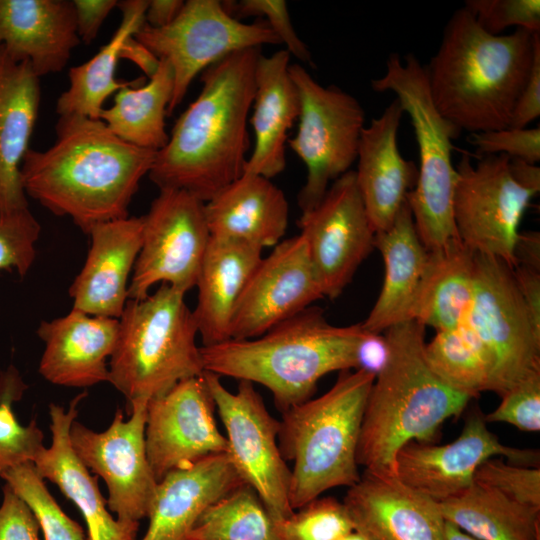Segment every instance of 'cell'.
<instances>
[{
	"instance_id": "1",
	"label": "cell",
	"mask_w": 540,
	"mask_h": 540,
	"mask_svg": "<svg viewBox=\"0 0 540 540\" xmlns=\"http://www.w3.org/2000/svg\"><path fill=\"white\" fill-rule=\"evenodd\" d=\"M48 149L29 148L20 169L26 196L56 216L70 217L84 233L128 217L140 181L156 151L129 144L100 119L59 116Z\"/></svg>"
},
{
	"instance_id": "2",
	"label": "cell",
	"mask_w": 540,
	"mask_h": 540,
	"mask_svg": "<svg viewBox=\"0 0 540 540\" xmlns=\"http://www.w3.org/2000/svg\"><path fill=\"white\" fill-rule=\"evenodd\" d=\"M260 54V48L236 51L202 72L199 95L176 120L148 173L159 190H183L207 202L242 176Z\"/></svg>"
},
{
	"instance_id": "3",
	"label": "cell",
	"mask_w": 540,
	"mask_h": 540,
	"mask_svg": "<svg viewBox=\"0 0 540 540\" xmlns=\"http://www.w3.org/2000/svg\"><path fill=\"white\" fill-rule=\"evenodd\" d=\"M534 34L517 28L492 35L465 7L457 9L438 50L425 65L438 112L470 133L509 127L530 73Z\"/></svg>"
},
{
	"instance_id": "4",
	"label": "cell",
	"mask_w": 540,
	"mask_h": 540,
	"mask_svg": "<svg viewBox=\"0 0 540 540\" xmlns=\"http://www.w3.org/2000/svg\"><path fill=\"white\" fill-rule=\"evenodd\" d=\"M387 359L370 389L357 447L365 472L396 476L395 457L409 442L432 443L470 396L441 381L425 357V327L415 320L389 327Z\"/></svg>"
},
{
	"instance_id": "5",
	"label": "cell",
	"mask_w": 540,
	"mask_h": 540,
	"mask_svg": "<svg viewBox=\"0 0 540 540\" xmlns=\"http://www.w3.org/2000/svg\"><path fill=\"white\" fill-rule=\"evenodd\" d=\"M365 334L361 323L335 326L321 308L310 306L259 337L200 351L205 371L265 386L283 413L310 399L326 374L356 369Z\"/></svg>"
},
{
	"instance_id": "6",
	"label": "cell",
	"mask_w": 540,
	"mask_h": 540,
	"mask_svg": "<svg viewBox=\"0 0 540 540\" xmlns=\"http://www.w3.org/2000/svg\"><path fill=\"white\" fill-rule=\"evenodd\" d=\"M375 375L341 371L323 395L282 413L278 446L292 461L289 501L296 510L325 491L351 487L361 477L357 447Z\"/></svg>"
},
{
	"instance_id": "7",
	"label": "cell",
	"mask_w": 540,
	"mask_h": 540,
	"mask_svg": "<svg viewBox=\"0 0 540 540\" xmlns=\"http://www.w3.org/2000/svg\"><path fill=\"white\" fill-rule=\"evenodd\" d=\"M184 296L161 284L144 299L127 300L108 362V382L125 397L127 407L204 373L197 325Z\"/></svg>"
},
{
	"instance_id": "8",
	"label": "cell",
	"mask_w": 540,
	"mask_h": 540,
	"mask_svg": "<svg viewBox=\"0 0 540 540\" xmlns=\"http://www.w3.org/2000/svg\"><path fill=\"white\" fill-rule=\"evenodd\" d=\"M375 92H393L404 113L411 119L418 150L419 168L414 189L407 195L418 236L430 251L458 237L452 215L456 178L452 162V140L461 130L445 119L435 107L426 67L413 54L402 61L391 53L386 72L371 81Z\"/></svg>"
},
{
	"instance_id": "9",
	"label": "cell",
	"mask_w": 540,
	"mask_h": 540,
	"mask_svg": "<svg viewBox=\"0 0 540 540\" xmlns=\"http://www.w3.org/2000/svg\"><path fill=\"white\" fill-rule=\"evenodd\" d=\"M466 321L486 359L488 391L502 397L540 372V329L517 288L512 268L500 259L475 254L474 293Z\"/></svg>"
},
{
	"instance_id": "10",
	"label": "cell",
	"mask_w": 540,
	"mask_h": 540,
	"mask_svg": "<svg viewBox=\"0 0 540 540\" xmlns=\"http://www.w3.org/2000/svg\"><path fill=\"white\" fill-rule=\"evenodd\" d=\"M289 72L298 90L300 113L296 135L288 144L307 169L298 194L304 213L356 161L365 112L354 96L334 85L322 86L300 64H290Z\"/></svg>"
},
{
	"instance_id": "11",
	"label": "cell",
	"mask_w": 540,
	"mask_h": 540,
	"mask_svg": "<svg viewBox=\"0 0 540 540\" xmlns=\"http://www.w3.org/2000/svg\"><path fill=\"white\" fill-rule=\"evenodd\" d=\"M452 215L460 241L475 253L516 265L515 246L525 210L539 190L521 183L505 154H463L455 166Z\"/></svg>"
},
{
	"instance_id": "12",
	"label": "cell",
	"mask_w": 540,
	"mask_h": 540,
	"mask_svg": "<svg viewBox=\"0 0 540 540\" xmlns=\"http://www.w3.org/2000/svg\"><path fill=\"white\" fill-rule=\"evenodd\" d=\"M134 38L173 71V94L167 116L185 98L194 78L225 56L262 45L281 44L266 21L244 23L219 0H187L169 25L144 24Z\"/></svg>"
},
{
	"instance_id": "13",
	"label": "cell",
	"mask_w": 540,
	"mask_h": 540,
	"mask_svg": "<svg viewBox=\"0 0 540 540\" xmlns=\"http://www.w3.org/2000/svg\"><path fill=\"white\" fill-rule=\"evenodd\" d=\"M202 376L225 427L227 455L237 473L258 494L274 523L290 517L291 470L278 446L280 421L270 415L252 382L239 380L233 393L220 376L207 371Z\"/></svg>"
},
{
	"instance_id": "14",
	"label": "cell",
	"mask_w": 540,
	"mask_h": 540,
	"mask_svg": "<svg viewBox=\"0 0 540 540\" xmlns=\"http://www.w3.org/2000/svg\"><path fill=\"white\" fill-rule=\"evenodd\" d=\"M204 205L186 191L159 190L142 216V244L130 278L128 299H144L157 283L184 294L196 286L211 238Z\"/></svg>"
},
{
	"instance_id": "15",
	"label": "cell",
	"mask_w": 540,
	"mask_h": 540,
	"mask_svg": "<svg viewBox=\"0 0 540 540\" xmlns=\"http://www.w3.org/2000/svg\"><path fill=\"white\" fill-rule=\"evenodd\" d=\"M147 403H131L128 420L117 408L110 426L101 432L76 419L70 428L76 456L103 479L108 489L107 507L121 521L139 522L147 517L158 484L146 453Z\"/></svg>"
},
{
	"instance_id": "16",
	"label": "cell",
	"mask_w": 540,
	"mask_h": 540,
	"mask_svg": "<svg viewBox=\"0 0 540 540\" xmlns=\"http://www.w3.org/2000/svg\"><path fill=\"white\" fill-rule=\"evenodd\" d=\"M323 296L337 298L374 248L354 170L336 179L322 200L299 219Z\"/></svg>"
},
{
	"instance_id": "17",
	"label": "cell",
	"mask_w": 540,
	"mask_h": 540,
	"mask_svg": "<svg viewBox=\"0 0 540 540\" xmlns=\"http://www.w3.org/2000/svg\"><path fill=\"white\" fill-rule=\"evenodd\" d=\"M497 455L514 465L539 467L538 450L503 445L488 429L484 414L475 410L450 443L405 444L396 454L395 473L405 485L439 503L467 489L477 468Z\"/></svg>"
},
{
	"instance_id": "18",
	"label": "cell",
	"mask_w": 540,
	"mask_h": 540,
	"mask_svg": "<svg viewBox=\"0 0 540 540\" xmlns=\"http://www.w3.org/2000/svg\"><path fill=\"white\" fill-rule=\"evenodd\" d=\"M215 408L202 375L182 380L148 401L145 444L157 482L175 468L227 453V439L217 427Z\"/></svg>"
},
{
	"instance_id": "19",
	"label": "cell",
	"mask_w": 540,
	"mask_h": 540,
	"mask_svg": "<svg viewBox=\"0 0 540 540\" xmlns=\"http://www.w3.org/2000/svg\"><path fill=\"white\" fill-rule=\"evenodd\" d=\"M322 297L304 238L280 241L248 280L231 318L230 339L259 337Z\"/></svg>"
},
{
	"instance_id": "20",
	"label": "cell",
	"mask_w": 540,
	"mask_h": 540,
	"mask_svg": "<svg viewBox=\"0 0 540 540\" xmlns=\"http://www.w3.org/2000/svg\"><path fill=\"white\" fill-rule=\"evenodd\" d=\"M343 503L354 530L368 540H445L446 521L438 502L396 476L364 471Z\"/></svg>"
},
{
	"instance_id": "21",
	"label": "cell",
	"mask_w": 540,
	"mask_h": 540,
	"mask_svg": "<svg viewBox=\"0 0 540 540\" xmlns=\"http://www.w3.org/2000/svg\"><path fill=\"white\" fill-rule=\"evenodd\" d=\"M142 217H126L94 225L88 235L85 263L69 288L72 309L93 316L120 319L142 244Z\"/></svg>"
},
{
	"instance_id": "22",
	"label": "cell",
	"mask_w": 540,
	"mask_h": 540,
	"mask_svg": "<svg viewBox=\"0 0 540 540\" xmlns=\"http://www.w3.org/2000/svg\"><path fill=\"white\" fill-rule=\"evenodd\" d=\"M403 114L395 98L364 127L359 140L356 183L375 234L393 224L417 182L418 168L397 145Z\"/></svg>"
},
{
	"instance_id": "23",
	"label": "cell",
	"mask_w": 540,
	"mask_h": 540,
	"mask_svg": "<svg viewBox=\"0 0 540 540\" xmlns=\"http://www.w3.org/2000/svg\"><path fill=\"white\" fill-rule=\"evenodd\" d=\"M36 332L44 343L39 373L45 380L74 388L108 382L107 359L117 343L119 319L71 309L64 316L41 321Z\"/></svg>"
},
{
	"instance_id": "24",
	"label": "cell",
	"mask_w": 540,
	"mask_h": 540,
	"mask_svg": "<svg viewBox=\"0 0 540 540\" xmlns=\"http://www.w3.org/2000/svg\"><path fill=\"white\" fill-rule=\"evenodd\" d=\"M87 397L81 392L68 409L49 405L51 444L33 460L39 475L56 484L64 496L81 512L87 526V540H136L139 522L115 519L102 496L97 478L76 456L70 442V428L78 414L79 404Z\"/></svg>"
},
{
	"instance_id": "25",
	"label": "cell",
	"mask_w": 540,
	"mask_h": 540,
	"mask_svg": "<svg viewBox=\"0 0 540 540\" xmlns=\"http://www.w3.org/2000/svg\"><path fill=\"white\" fill-rule=\"evenodd\" d=\"M80 42L72 0H0V46L39 78L62 71Z\"/></svg>"
},
{
	"instance_id": "26",
	"label": "cell",
	"mask_w": 540,
	"mask_h": 540,
	"mask_svg": "<svg viewBox=\"0 0 540 540\" xmlns=\"http://www.w3.org/2000/svg\"><path fill=\"white\" fill-rule=\"evenodd\" d=\"M244 483L227 453L171 470L157 484L142 540H187L201 514Z\"/></svg>"
},
{
	"instance_id": "27",
	"label": "cell",
	"mask_w": 540,
	"mask_h": 540,
	"mask_svg": "<svg viewBox=\"0 0 540 540\" xmlns=\"http://www.w3.org/2000/svg\"><path fill=\"white\" fill-rule=\"evenodd\" d=\"M290 57L283 49L270 56L260 54L257 60L250 118L255 143L244 176L271 179L286 167L287 136L300 113L298 90L289 72Z\"/></svg>"
},
{
	"instance_id": "28",
	"label": "cell",
	"mask_w": 540,
	"mask_h": 540,
	"mask_svg": "<svg viewBox=\"0 0 540 540\" xmlns=\"http://www.w3.org/2000/svg\"><path fill=\"white\" fill-rule=\"evenodd\" d=\"M39 79L0 46V211L28 208L20 169L38 117Z\"/></svg>"
},
{
	"instance_id": "29",
	"label": "cell",
	"mask_w": 540,
	"mask_h": 540,
	"mask_svg": "<svg viewBox=\"0 0 540 540\" xmlns=\"http://www.w3.org/2000/svg\"><path fill=\"white\" fill-rule=\"evenodd\" d=\"M210 236L244 242L261 249L284 236L289 205L283 191L263 176H244L205 202Z\"/></svg>"
},
{
	"instance_id": "30",
	"label": "cell",
	"mask_w": 540,
	"mask_h": 540,
	"mask_svg": "<svg viewBox=\"0 0 540 540\" xmlns=\"http://www.w3.org/2000/svg\"><path fill=\"white\" fill-rule=\"evenodd\" d=\"M261 248L244 242L210 238L197 278V304L192 311L203 346L230 339L235 306L262 260Z\"/></svg>"
},
{
	"instance_id": "31",
	"label": "cell",
	"mask_w": 540,
	"mask_h": 540,
	"mask_svg": "<svg viewBox=\"0 0 540 540\" xmlns=\"http://www.w3.org/2000/svg\"><path fill=\"white\" fill-rule=\"evenodd\" d=\"M374 247L378 248L384 261V281L374 306L361 325L368 333L381 334L395 324L412 320L428 256L407 200L393 224L375 234Z\"/></svg>"
},
{
	"instance_id": "32",
	"label": "cell",
	"mask_w": 540,
	"mask_h": 540,
	"mask_svg": "<svg viewBox=\"0 0 540 540\" xmlns=\"http://www.w3.org/2000/svg\"><path fill=\"white\" fill-rule=\"evenodd\" d=\"M475 254L458 237L428 251L412 320L436 332L455 329L465 320L474 293Z\"/></svg>"
},
{
	"instance_id": "33",
	"label": "cell",
	"mask_w": 540,
	"mask_h": 540,
	"mask_svg": "<svg viewBox=\"0 0 540 540\" xmlns=\"http://www.w3.org/2000/svg\"><path fill=\"white\" fill-rule=\"evenodd\" d=\"M148 0L120 1L122 18L111 39L88 61L69 70V87L57 99L58 116L80 115L100 119L106 99L138 81L115 77L125 42L145 24Z\"/></svg>"
},
{
	"instance_id": "34",
	"label": "cell",
	"mask_w": 540,
	"mask_h": 540,
	"mask_svg": "<svg viewBox=\"0 0 540 540\" xmlns=\"http://www.w3.org/2000/svg\"><path fill=\"white\" fill-rule=\"evenodd\" d=\"M444 519L477 540H540V508L514 501L473 481L439 502Z\"/></svg>"
},
{
	"instance_id": "35",
	"label": "cell",
	"mask_w": 540,
	"mask_h": 540,
	"mask_svg": "<svg viewBox=\"0 0 540 540\" xmlns=\"http://www.w3.org/2000/svg\"><path fill=\"white\" fill-rule=\"evenodd\" d=\"M144 78L123 87L114 96L113 105L104 108L100 120L121 140L136 147L160 151L168 142L165 117L173 94V71L160 60L158 69Z\"/></svg>"
},
{
	"instance_id": "36",
	"label": "cell",
	"mask_w": 540,
	"mask_h": 540,
	"mask_svg": "<svg viewBox=\"0 0 540 540\" xmlns=\"http://www.w3.org/2000/svg\"><path fill=\"white\" fill-rule=\"evenodd\" d=\"M187 540H281L255 490L244 483L211 504Z\"/></svg>"
},
{
	"instance_id": "37",
	"label": "cell",
	"mask_w": 540,
	"mask_h": 540,
	"mask_svg": "<svg viewBox=\"0 0 540 540\" xmlns=\"http://www.w3.org/2000/svg\"><path fill=\"white\" fill-rule=\"evenodd\" d=\"M425 357L432 371L450 388L471 398L488 391L486 359L466 318L455 329L437 331L425 345Z\"/></svg>"
},
{
	"instance_id": "38",
	"label": "cell",
	"mask_w": 540,
	"mask_h": 540,
	"mask_svg": "<svg viewBox=\"0 0 540 540\" xmlns=\"http://www.w3.org/2000/svg\"><path fill=\"white\" fill-rule=\"evenodd\" d=\"M28 386L15 366L0 373V478L9 469L33 462L45 447L43 432L36 420L22 425L17 420L13 405Z\"/></svg>"
},
{
	"instance_id": "39",
	"label": "cell",
	"mask_w": 540,
	"mask_h": 540,
	"mask_svg": "<svg viewBox=\"0 0 540 540\" xmlns=\"http://www.w3.org/2000/svg\"><path fill=\"white\" fill-rule=\"evenodd\" d=\"M1 478L31 509L44 540H87L81 525L65 514L50 494L33 462L17 465Z\"/></svg>"
},
{
	"instance_id": "40",
	"label": "cell",
	"mask_w": 540,
	"mask_h": 540,
	"mask_svg": "<svg viewBox=\"0 0 540 540\" xmlns=\"http://www.w3.org/2000/svg\"><path fill=\"white\" fill-rule=\"evenodd\" d=\"M279 522L281 540H339L354 530L343 502L333 497L315 498Z\"/></svg>"
},
{
	"instance_id": "41",
	"label": "cell",
	"mask_w": 540,
	"mask_h": 540,
	"mask_svg": "<svg viewBox=\"0 0 540 540\" xmlns=\"http://www.w3.org/2000/svg\"><path fill=\"white\" fill-rule=\"evenodd\" d=\"M41 226L29 208L0 211V271L24 277L36 257Z\"/></svg>"
},
{
	"instance_id": "42",
	"label": "cell",
	"mask_w": 540,
	"mask_h": 540,
	"mask_svg": "<svg viewBox=\"0 0 540 540\" xmlns=\"http://www.w3.org/2000/svg\"><path fill=\"white\" fill-rule=\"evenodd\" d=\"M473 481L488 486L522 504L540 508V469L485 460L475 471Z\"/></svg>"
},
{
	"instance_id": "43",
	"label": "cell",
	"mask_w": 540,
	"mask_h": 540,
	"mask_svg": "<svg viewBox=\"0 0 540 540\" xmlns=\"http://www.w3.org/2000/svg\"><path fill=\"white\" fill-rule=\"evenodd\" d=\"M464 7L489 34L500 35L508 27L540 33L539 0H466Z\"/></svg>"
},
{
	"instance_id": "44",
	"label": "cell",
	"mask_w": 540,
	"mask_h": 540,
	"mask_svg": "<svg viewBox=\"0 0 540 540\" xmlns=\"http://www.w3.org/2000/svg\"><path fill=\"white\" fill-rule=\"evenodd\" d=\"M498 407L484 415L486 423L504 422L521 431L540 430V372H536L507 391Z\"/></svg>"
},
{
	"instance_id": "45",
	"label": "cell",
	"mask_w": 540,
	"mask_h": 540,
	"mask_svg": "<svg viewBox=\"0 0 540 540\" xmlns=\"http://www.w3.org/2000/svg\"><path fill=\"white\" fill-rule=\"evenodd\" d=\"M227 11L235 18L263 16L271 30L286 46L290 55L304 63H312L306 44L299 38L290 19L287 3L284 0H242L223 2Z\"/></svg>"
},
{
	"instance_id": "46",
	"label": "cell",
	"mask_w": 540,
	"mask_h": 540,
	"mask_svg": "<svg viewBox=\"0 0 540 540\" xmlns=\"http://www.w3.org/2000/svg\"><path fill=\"white\" fill-rule=\"evenodd\" d=\"M468 141L482 157L505 154L530 164L540 160V127L504 128L500 130L470 133Z\"/></svg>"
},
{
	"instance_id": "47",
	"label": "cell",
	"mask_w": 540,
	"mask_h": 540,
	"mask_svg": "<svg viewBox=\"0 0 540 540\" xmlns=\"http://www.w3.org/2000/svg\"><path fill=\"white\" fill-rule=\"evenodd\" d=\"M0 505V540H41L40 527L28 505L5 483Z\"/></svg>"
},
{
	"instance_id": "48",
	"label": "cell",
	"mask_w": 540,
	"mask_h": 540,
	"mask_svg": "<svg viewBox=\"0 0 540 540\" xmlns=\"http://www.w3.org/2000/svg\"><path fill=\"white\" fill-rule=\"evenodd\" d=\"M540 116V33L534 34V53L529 76L515 104L510 128L522 129Z\"/></svg>"
},
{
	"instance_id": "49",
	"label": "cell",
	"mask_w": 540,
	"mask_h": 540,
	"mask_svg": "<svg viewBox=\"0 0 540 540\" xmlns=\"http://www.w3.org/2000/svg\"><path fill=\"white\" fill-rule=\"evenodd\" d=\"M77 34L81 42H93L105 19L111 11L118 7L117 0H72Z\"/></svg>"
},
{
	"instance_id": "50",
	"label": "cell",
	"mask_w": 540,
	"mask_h": 540,
	"mask_svg": "<svg viewBox=\"0 0 540 540\" xmlns=\"http://www.w3.org/2000/svg\"><path fill=\"white\" fill-rule=\"evenodd\" d=\"M512 273L533 322L540 329V268L517 264Z\"/></svg>"
},
{
	"instance_id": "51",
	"label": "cell",
	"mask_w": 540,
	"mask_h": 540,
	"mask_svg": "<svg viewBox=\"0 0 540 540\" xmlns=\"http://www.w3.org/2000/svg\"><path fill=\"white\" fill-rule=\"evenodd\" d=\"M387 353L384 335L366 332L357 349L356 370H364L376 377L386 362Z\"/></svg>"
},
{
	"instance_id": "52",
	"label": "cell",
	"mask_w": 540,
	"mask_h": 540,
	"mask_svg": "<svg viewBox=\"0 0 540 540\" xmlns=\"http://www.w3.org/2000/svg\"><path fill=\"white\" fill-rule=\"evenodd\" d=\"M184 2L182 0H148L145 24L152 28L169 25L180 13Z\"/></svg>"
},
{
	"instance_id": "53",
	"label": "cell",
	"mask_w": 540,
	"mask_h": 540,
	"mask_svg": "<svg viewBox=\"0 0 540 540\" xmlns=\"http://www.w3.org/2000/svg\"><path fill=\"white\" fill-rule=\"evenodd\" d=\"M123 58L135 63L148 78L156 72L160 63V60L138 42L134 36L130 37L122 47L121 59Z\"/></svg>"
},
{
	"instance_id": "54",
	"label": "cell",
	"mask_w": 540,
	"mask_h": 540,
	"mask_svg": "<svg viewBox=\"0 0 540 540\" xmlns=\"http://www.w3.org/2000/svg\"><path fill=\"white\" fill-rule=\"evenodd\" d=\"M515 260L516 265L523 264L540 268V237L538 232L520 233L515 246Z\"/></svg>"
},
{
	"instance_id": "55",
	"label": "cell",
	"mask_w": 540,
	"mask_h": 540,
	"mask_svg": "<svg viewBox=\"0 0 540 540\" xmlns=\"http://www.w3.org/2000/svg\"><path fill=\"white\" fill-rule=\"evenodd\" d=\"M445 540H477V539L465 533L454 524L446 521L445 522Z\"/></svg>"
},
{
	"instance_id": "56",
	"label": "cell",
	"mask_w": 540,
	"mask_h": 540,
	"mask_svg": "<svg viewBox=\"0 0 540 540\" xmlns=\"http://www.w3.org/2000/svg\"><path fill=\"white\" fill-rule=\"evenodd\" d=\"M339 540H368L364 535H362L360 532L353 530L350 533L346 534Z\"/></svg>"
}]
</instances>
